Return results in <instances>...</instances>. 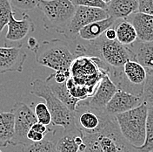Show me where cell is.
Returning <instances> with one entry per match:
<instances>
[{
	"label": "cell",
	"mask_w": 153,
	"mask_h": 152,
	"mask_svg": "<svg viewBox=\"0 0 153 152\" xmlns=\"http://www.w3.org/2000/svg\"><path fill=\"white\" fill-rule=\"evenodd\" d=\"M108 73L109 67L102 59L78 56L71 64L67 88L78 101L87 100L93 95L99 82Z\"/></svg>",
	"instance_id": "cell-1"
},
{
	"label": "cell",
	"mask_w": 153,
	"mask_h": 152,
	"mask_svg": "<svg viewBox=\"0 0 153 152\" xmlns=\"http://www.w3.org/2000/svg\"><path fill=\"white\" fill-rule=\"evenodd\" d=\"M81 134L85 144L82 152H140L124 139L116 118L109 114L97 132Z\"/></svg>",
	"instance_id": "cell-2"
},
{
	"label": "cell",
	"mask_w": 153,
	"mask_h": 152,
	"mask_svg": "<svg viewBox=\"0 0 153 152\" xmlns=\"http://www.w3.org/2000/svg\"><path fill=\"white\" fill-rule=\"evenodd\" d=\"M30 94L45 100L51 115V124L53 126L62 127L64 129L63 133L73 132L77 129L74 113L53 95L45 81L39 79L33 81L31 82Z\"/></svg>",
	"instance_id": "cell-3"
},
{
	"label": "cell",
	"mask_w": 153,
	"mask_h": 152,
	"mask_svg": "<svg viewBox=\"0 0 153 152\" xmlns=\"http://www.w3.org/2000/svg\"><path fill=\"white\" fill-rule=\"evenodd\" d=\"M37 63L55 72L70 71L76 55L71 51L69 45L63 39L52 38L39 45L34 52Z\"/></svg>",
	"instance_id": "cell-4"
},
{
	"label": "cell",
	"mask_w": 153,
	"mask_h": 152,
	"mask_svg": "<svg viewBox=\"0 0 153 152\" xmlns=\"http://www.w3.org/2000/svg\"><path fill=\"white\" fill-rule=\"evenodd\" d=\"M148 107L145 103L115 116L120 133L134 148H139L145 141Z\"/></svg>",
	"instance_id": "cell-5"
},
{
	"label": "cell",
	"mask_w": 153,
	"mask_h": 152,
	"mask_svg": "<svg viewBox=\"0 0 153 152\" xmlns=\"http://www.w3.org/2000/svg\"><path fill=\"white\" fill-rule=\"evenodd\" d=\"M38 8L45 16V28L53 29L61 34L76 11V6L71 0H39Z\"/></svg>",
	"instance_id": "cell-6"
},
{
	"label": "cell",
	"mask_w": 153,
	"mask_h": 152,
	"mask_svg": "<svg viewBox=\"0 0 153 152\" xmlns=\"http://www.w3.org/2000/svg\"><path fill=\"white\" fill-rule=\"evenodd\" d=\"M117 89L142 97L143 87L147 78V72L138 62L128 60L123 69L108 75Z\"/></svg>",
	"instance_id": "cell-7"
},
{
	"label": "cell",
	"mask_w": 153,
	"mask_h": 152,
	"mask_svg": "<svg viewBox=\"0 0 153 152\" xmlns=\"http://www.w3.org/2000/svg\"><path fill=\"white\" fill-rule=\"evenodd\" d=\"M10 112L15 117V132L10 145H26L30 143L27 139V134L31 127L38 123L35 114L30 107L22 102H16Z\"/></svg>",
	"instance_id": "cell-8"
},
{
	"label": "cell",
	"mask_w": 153,
	"mask_h": 152,
	"mask_svg": "<svg viewBox=\"0 0 153 152\" xmlns=\"http://www.w3.org/2000/svg\"><path fill=\"white\" fill-rule=\"evenodd\" d=\"M73 113L76 129L81 133L85 134L97 132L108 115L105 111H99L91 108L87 100L80 101Z\"/></svg>",
	"instance_id": "cell-9"
},
{
	"label": "cell",
	"mask_w": 153,
	"mask_h": 152,
	"mask_svg": "<svg viewBox=\"0 0 153 152\" xmlns=\"http://www.w3.org/2000/svg\"><path fill=\"white\" fill-rule=\"evenodd\" d=\"M109 17L110 16L105 10L85 6H76L74 16L63 35L68 39L75 40L81 29L91 23L103 20Z\"/></svg>",
	"instance_id": "cell-10"
},
{
	"label": "cell",
	"mask_w": 153,
	"mask_h": 152,
	"mask_svg": "<svg viewBox=\"0 0 153 152\" xmlns=\"http://www.w3.org/2000/svg\"><path fill=\"white\" fill-rule=\"evenodd\" d=\"M27 54L19 47H0V74L9 72L22 73Z\"/></svg>",
	"instance_id": "cell-11"
},
{
	"label": "cell",
	"mask_w": 153,
	"mask_h": 152,
	"mask_svg": "<svg viewBox=\"0 0 153 152\" xmlns=\"http://www.w3.org/2000/svg\"><path fill=\"white\" fill-rule=\"evenodd\" d=\"M142 103V97L117 89L111 100L105 107V112L107 114L115 117L117 114H123L124 112L133 109Z\"/></svg>",
	"instance_id": "cell-12"
},
{
	"label": "cell",
	"mask_w": 153,
	"mask_h": 152,
	"mask_svg": "<svg viewBox=\"0 0 153 152\" xmlns=\"http://www.w3.org/2000/svg\"><path fill=\"white\" fill-rule=\"evenodd\" d=\"M8 31L5 35V43L20 42L30 33L35 32V25L28 14L24 13L23 19L18 20L11 15L8 23Z\"/></svg>",
	"instance_id": "cell-13"
},
{
	"label": "cell",
	"mask_w": 153,
	"mask_h": 152,
	"mask_svg": "<svg viewBox=\"0 0 153 152\" xmlns=\"http://www.w3.org/2000/svg\"><path fill=\"white\" fill-rule=\"evenodd\" d=\"M117 91V86L106 74L103 77L92 96L87 99L89 105L99 111H105V107Z\"/></svg>",
	"instance_id": "cell-14"
},
{
	"label": "cell",
	"mask_w": 153,
	"mask_h": 152,
	"mask_svg": "<svg viewBox=\"0 0 153 152\" xmlns=\"http://www.w3.org/2000/svg\"><path fill=\"white\" fill-rule=\"evenodd\" d=\"M127 47L131 52L133 60L138 62L146 70L147 74H153V41L137 40Z\"/></svg>",
	"instance_id": "cell-15"
},
{
	"label": "cell",
	"mask_w": 153,
	"mask_h": 152,
	"mask_svg": "<svg viewBox=\"0 0 153 152\" xmlns=\"http://www.w3.org/2000/svg\"><path fill=\"white\" fill-rule=\"evenodd\" d=\"M126 20L131 22L136 29L137 40L142 42L153 41V16L137 11Z\"/></svg>",
	"instance_id": "cell-16"
},
{
	"label": "cell",
	"mask_w": 153,
	"mask_h": 152,
	"mask_svg": "<svg viewBox=\"0 0 153 152\" xmlns=\"http://www.w3.org/2000/svg\"><path fill=\"white\" fill-rule=\"evenodd\" d=\"M119 19H116L112 17H109L107 19L99 20L94 23H91L88 26L82 28L79 32V38L85 41H92L100 38L106 30L115 26Z\"/></svg>",
	"instance_id": "cell-17"
},
{
	"label": "cell",
	"mask_w": 153,
	"mask_h": 152,
	"mask_svg": "<svg viewBox=\"0 0 153 152\" xmlns=\"http://www.w3.org/2000/svg\"><path fill=\"white\" fill-rule=\"evenodd\" d=\"M138 11V0H111L106 11L116 19H127Z\"/></svg>",
	"instance_id": "cell-18"
},
{
	"label": "cell",
	"mask_w": 153,
	"mask_h": 152,
	"mask_svg": "<svg viewBox=\"0 0 153 152\" xmlns=\"http://www.w3.org/2000/svg\"><path fill=\"white\" fill-rule=\"evenodd\" d=\"M15 117L10 112L0 113V146L6 147L10 145V142L14 136Z\"/></svg>",
	"instance_id": "cell-19"
},
{
	"label": "cell",
	"mask_w": 153,
	"mask_h": 152,
	"mask_svg": "<svg viewBox=\"0 0 153 152\" xmlns=\"http://www.w3.org/2000/svg\"><path fill=\"white\" fill-rule=\"evenodd\" d=\"M45 81L47 82V84L50 87L53 95H55L59 101H61L71 111L74 112L76 109V105L80 101H78L77 99L74 98L71 95V93L69 92V90L67 88V81L65 83H61V84L56 83L53 81L49 80V79H46Z\"/></svg>",
	"instance_id": "cell-20"
},
{
	"label": "cell",
	"mask_w": 153,
	"mask_h": 152,
	"mask_svg": "<svg viewBox=\"0 0 153 152\" xmlns=\"http://www.w3.org/2000/svg\"><path fill=\"white\" fill-rule=\"evenodd\" d=\"M115 28L117 32V40L125 47L132 45L137 40L136 29L128 20H124L119 23L117 22Z\"/></svg>",
	"instance_id": "cell-21"
},
{
	"label": "cell",
	"mask_w": 153,
	"mask_h": 152,
	"mask_svg": "<svg viewBox=\"0 0 153 152\" xmlns=\"http://www.w3.org/2000/svg\"><path fill=\"white\" fill-rule=\"evenodd\" d=\"M81 133L78 129L73 132L63 133L56 143L58 152H78L79 145L76 143V136Z\"/></svg>",
	"instance_id": "cell-22"
},
{
	"label": "cell",
	"mask_w": 153,
	"mask_h": 152,
	"mask_svg": "<svg viewBox=\"0 0 153 152\" xmlns=\"http://www.w3.org/2000/svg\"><path fill=\"white\" fill-rule=\"evenodd\" d=\"M137 150L140 152L153 151V108H148L144 143Z\"/></svg>",
	"instance_id": "cell-23"
},
{
	"label": "cell",
	"mask_w": 153,
	"mask_h": 152,
	"mask_svg": "<svg viewBox=\"0 0 153 152\" xmlns=\"http://www.w3.org/2000/svg\"><path fill=\"white\" fill-rule=\"evenodd\" d=\"M57 142L45 138L39 143H30L23 146V152H58L56 146Z\"/></svg>",
	"instance_id": "cell-24"
},
{
	"label": "cell",
	"mask_w": 153,
	"mask_h": 152,
	"mask_svg": "<svg viewBox=\"0 0 153 152\" xmlns=\"http://www.w3.org/2000/svg\"><path fill=\"white\" fill-rule=\"evenodd\" d=\"M31 109L35 114L38 123L44 124L45 126H49L50 124H51V115L45 103L39 102L35 105Z\"/></svg>",
	"instance_id": "cell-25"
},
{
	"label": "cell",
	"mask_w": 153,
	"mask_h": 152,
	"mask_svg": "<svg viewBox=\"0 0 153 152\" xmlns=\"http://www.w3.org/2000/svg\"><path fill=\"white\" fill-rule=\"evenodd\" d=\"M12 6L8 0H0V33L8 25L11 15H13Z\"/></svg>",
	"instance_id": "cell-26"
},
{
	"label": "cell",
	"mask_w": 153,
	"mask_h": 152,
	"mask_svg": "<svg viewBox=\"0 0 153 152\" xmlns=\"http://www.w3.org/2000/svg\"><path fill=\"white\" fill-rule=\"evenodd\" d=\"M142 100L148 108H153V74H147L143 87Z\"/></svg>",
	"instance_id": "cell-27"
},
{
	"label": "cell",
	"mask_w": 153,
	"mask_h": 152,
	"mask_svg": "<svg viewBox=\"0 0 153 152\" xmlns=\"http://www.w3.org/2000/svg\"><path fill=\"white\" fill-rule=\"evenodd\" d=\"M11 6L21 11H31L38 7L39 0H8Z\"/></svg>",
	"instance_id": "cell-28"
},
{
	"label": "cell",
	"mask_w": 153,
	"mask_h": 152,
	"mask_svg": "<svg viewBox=\"0 0 153 152\" xmlns=\"http://www.w3.org/2000/svg\"><path fill=\"white\" fill-rule=\"evenodd\" d=\"M75 6H85L91 8L107 9V5L102 0H71Z\"/></svg>",
	"instance_id": "cell-29"
},
{
	"label": "cell",
	"mask_w": 153,
	"mask_h": 152,
	"mask_svg": "<svg viewBox=\"0 0 153 152\" xmlns=\"http://www.w3.org/2000/svg\"><path fill=\"white\" fill-rule=\"evenodd\" d=\"M69 78H70V71H57L48 76L47 79L53 81L56 83L61 84L66 82Z\"/></svg>",
	"instance_id": "cell-30"
},
{
	"label": "cell",
	"mask_w": 153,
	"mask_h": 152,
	"mask_svg": "<svg viewBox=\"0 0 153 152\" xmlns=\"http://www.w3.org/2000/svg\"><path fill=\"white\" fill-rule=\"evenodd\" d=\"M137 11L153 16V0H138Z\"/></svg>",
	"instance_id": "cell-31"
},
{
	"label": "cell",
	"mask_w": 153,
	"mask_h": 152,
	"mask_svg": "<svg viewBox=\"0 0 153 152\" xmlns=\"http://www.w3.org/2000/svg\"><path fill=\"white\" fill-rule=\"evenodd\" d=\"M45 135L39 133V132L32 129H30L29 130L28 134H27V139L30 143H39V142L43 141L45 139Z\"/></svg>",
	"instance_id": "cell-32"
},
{
	"label": "cell",
	"mask_w": 153,
	"mask_h": 152,
	"mask_svg": "<svg viewBox=\"0 0 153 152\" xmlns=\"http://www.w3.org/2000/svg\"><path fill=\"white\" fill-rule=\"evenodd\" d=\"M31 129H34V130H36V131H38L39 133H42L43 135H45V136H46L48 134H49V132L51 131V129H48L47 126H45V125H44V124L42 123H37L34 124V125L31 127Z\"/></svg>",
	"instance_id": "cell-33"
},
{
	"label": "cell",
	"mask_w": 153,
	"mask_h": 152,
	"mask_svg": "<svg viewBox=\"0 0 153 152\" xmlns=\"http://www.w3.org/2000/svg\"><path fill=\"white\" fill-rule=\"evenodd\" d=\"M26 44H27V46H26V47L28 48L29 50H30L31 52H35L37 49L39 47V43H38V39L36 38H34V37H30V38L27 39V42H26Z\"/></svg>",
	"instance_id": "cell-34"
},
{
	"label": "cell",
	"mask_w": 153,
	"mask_h": 152,
	"mask_svg": "<svg viewBox=\"0 0 153 152\" xmlns=\"http://www.w3.org/2000/svg\"><path fill=\"white\" fill-rule=\"evenodd\" d=\"M118 22V21H117ZM117 25V24H116ZM115 25V26H116ZM106 39L108 40H115L117 39V32H116V28L115 27H111L108 30L105 31V32L103 34Z\"/></svg>",
	"instance_id": "cell-35"
},
{
	"label": "cell",
	"mask_w": 153,
	"mask_h": 152,
	"mask_svg": "<svg viewBox=\"0 0 153 152\" xmlns=\"http://www.w3.org/2000/svg\"><path fill=\"white\" fill-rule=\"evenodd\" d=\"M102 1H103L104 3H105V4H106V5H109V4L111 3V0H102Z\"/></svg>",
	"instance_id": "cell-36"
},
{
	"label": "cell",
	"mask_w": 153,
	"mask_h": 152,
	"mask_svg": "<svg viewBox=\"0 0 153 152\" xmlns=\"http://www.w3.org/2000/svg\"><path fill=\"white\" fill-rule=\"evenodd\" d=\"M0 152H2V150H0Z\"/></svg>",
	"instance_id": "cell-37"
},
{
	"label": "cell",
	"mask_w": 153,
	"mask_h": 152,
	"mask_svg": "<svg viewBox=\"0 0 153 152\" xmlns=\"http://www.w3.org/2000/svg\"><path fill=\"white\" fill-rule=\"evenodd\" d=\"M152 152H153V151H152Z\"/></svg>",
	"instance_id": "cell-38"
}]
</instances>
